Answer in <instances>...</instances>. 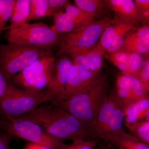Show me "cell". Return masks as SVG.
Instances as JSON below:
<instances>
[{"label":"cell","mask_w":149,"mask_h":149,"mask_svg":"<svg viewBox=\"0 0 149 149\" xmlns=\"http://www.w3.org/2000/svg\"><path fill=\"white\" fill-rule=\"evenodd\" d=\"M109 89L107 76L100 72L92 83L79 93L52 104L72 115L88 131L105 102Z\"/></svg>","instance_id":"1"},{"label":"cell","mask_w":149,"mask_h":149,"mask_svg":"<svg viewBox=\"0 0 149 149\" xmlns=\"http://www.w3.org/2000/svg\"><path fill=\"white\" fill-rule=\"evenodd\" d=\"M17 118H25L42 127L51 136L63 141L86 140L88 130L74 116L58 107L42 106Z\"/></svg>","instance_id":"2"},{"label":"cell","mask_w":149,"mask_h":149,"mask_svg":"<svg viewBox=\"0 0 149 149\" xmlns=\"http://www.w3.org/2000/svg\"><path fill=\"white\" fill-rule=\"evenodd\" d=\"M112 19L106 16L97 21L81 25L74 31L61 36L55 57L90 49L97 45L103 32Z\"/></svg>","instance_id":"3"},{"label":"cell","mask_w":149,"mask_h":149,"mask_svg":"<svg viewBox=\"0 0 149 149\" xmlns=\"http://www.w3.org/2000/svg\"><path fill=\"white\" fill-rule=\"evenodd\" d=\"M55 60L52 53L41 57L12 77L10 83L32 92L46 90L53 77Z\"/></svg>","instance_id":"4"},{"label":"cell","mask_w":149,"mask_h":149,"mask_svg":"<svg viewBox=\"0 0 149 149\" xmlns=\"http://www.w3.org/2000/svg\"><path fill=\"white\" fill-rule=\"evenodd\" d=\"M61 38L51 27L42 22H27L9 30L7 35L8 43L50 51L59 45Z\"/></svg>","instance_id":"5"},{"label":"cell","mask_w":149,"mask_h":149,"mask_svg":"<svg viewBox=\"0 0 149 149\" xmlns=\"http://www.w3.org/2000/svg\"><path fill=\"white\" fill-rule=\"evenodd\" d=\"M45 90L40 92L27 91L9 83L0 98V112L7 120L31 112L43 103Z\"/></svg>","instance_id":"6"},{"label":"cell","mask_w":149,"mask_h":149,"mask_svg":"<svg viewBox=\"0 0 149 149\" xmlns=\"http://www.w3.org/2000/svg\"><path fill=\"white\" fill-rule=\"evenodd\" d=\"M52 51L8 43L0 44V65L10 83L11 78Z\"/></svg>","instance_id":"7"},{"label":"cell","mask_w":149,"mask_h":149,"mask_svg":"<svg viewBox=\"0 0 149 149\" xmlns=\"http://www.w3.org/2000/svg\"><path fill=\"white\" fill-rule=\"evenodd\" d=\"M1 127L6 133L12 136L40 144L52 149H57L64 144L63 141L50 136L42 127L35 123L24 118H15L2 122Z\"/></svg>","instance_id":"8"},{"label":"cell","mask_w":149,"mask_h":149,"mask_svg":"<svg viewBox=\"0 0 149 149\" xmlns=\"http://www.w3.org/2000/svg\"><path fill=\"white\" fill-rule=\"evenodd\" d=\"M73 64L72 60L66 55L56 58L53 77L47 88L45 90L43 102L52 101L62 94Z\"/></svg>","instance_id":"9"},{"label":"cell","mask_w":149,"mask_h":149,"mask_svg":"<svg viewBox=\"0 0 149 149\" xmlns=\"http://www.w3.org/2000/svg\"><path fill=\"white\" fill-rule=\"evenodd\" d=\"M115 92L125 107L148 97L149 91L137 77L122 73L116 78Z\"/></svg>","instance_id":"10"},{"label":"cell","mask_w":149,"mask_h":149,"mask_svg":"<svg viewBox=\"0 0 149 149\" xmlns=\"http://www.w3.org/2000/svg\"><path fill=\"white\" fill-rule=\"evenodd\" d=\"M100 72H90L73 63L63 93L57 99L51 102L52 103L64 100L79 93L92 83Z\"/></svg>","instance_id":"11"},{"label":"cell","mask_w":149,"mask_h":149,"mask_svg":"<svg viewBox=\"0 0 149 149\" xmlns=\"http://www.w3.org/2000/svg\"><path fill=\"white\" fill-rule=\"evenodd\" d=\"M121 102L115 91L109 94L97 115L95 122L88 129V138L102 139L106 131L115 109Z\"/></svg>","instance_id":"12"},{"label":"cell","mask_w":149,"mask_h":149,"mask_svg":"<svg viewBox=\"0 0 149 149\" xmlns=\"http://www.w3.org/2000/svg\"><path fill=\"white\" fill-rule=\"evenodd\" d=\"M127 52L148 54L149 26L143 25L128 32L124 39L121 49Z\"/></svg>","instance_id":"13"},{"label":"cell","mask_w":149,"mask_h":149,"mask_svg":"<svg viewBox=\"0 0 149 149\" xmlns=\"http://www.w3.org/2000/svg\"><path fill=\"white\" fill-rule=\"evenodd\" d=\"M105 54L97 46L90 49L68 55L73 63L90 72H101Z\"/></svg>","instance_id":"14"},{"label":"cell","mask_w":149,"mask_h":149,"mask_svg":"<svg viewBox=\"0 0 149 149\" xmlns=\"http://www.w3.org/2000/svg\"><path fill=\"white\" fill-rule=\"evenodd\" d=\"M107 8L113 11L115 18L137 25L139 22L138 10L132 0H106Z\"/></svg>","instance_id":"15"},{"label":"cell","mask_w":149,"mask_h":149,"mask_svg":"<svg viewBox=\"0 0 149 149\" xmlns=\"http://www.w3.org/2000/svg\"><path fill=\"white\" fill-rule=\"evenodd\" d=\"M137 28L135 24L113 18L111 22L103 32L97 47L105 53L106 50L112 42L123 32H129Z\"/></svg>","instance_id":"16"},{"label":"cell","mask_w":149,"mask_h":149,"mask_svg":"<svg viewBox=\"0 0 149 149\" xmlns=\"http://www.w3.org/2000/svg\"><path fill=\"white\" fill-rule=\"evenodd\" d=\"M125 124H131L143 120H149L148 96L124 107Z\"/></svg>","instance_id":"17"},{"label":"cell","mask_w":149,"mask_h":149,"mask_svg":"<svg viewBox=\"0 0 149 149\" xmlns=\"http://www.w3.org/2000/svg\"><path fill=\"white\" fill-rule=\"evenodd\" d=\"M29 0H15L10 18L9 30L15 29L28 22Z\"/></svg>","instance_id":"18"},{"label":"cell","mask_w":149,"mask_h":149,"mask_svg":"<svg viewBox=\"0 0 149 149\" xmlns=\"http://www.w3.org/2000/svg\"><path fill=\"white\" fill-rule=\"evenodd\" d=\"M53 17L54 24L51 28L59 36L68 34L79 27L63 9L55 14Z\"/></svg>","instance_id":"19"},{"label":"cell","mask_w":149,"mask_h":149,"mask_svg":"<svg viewBox=\"0 0 149 149\" xmlns=\"http://www.w3.org/2000/svg\"><path fill=\"white\" fill-rule=\"evenodd\" d=\"M119 149H149L148 145L142 143L136 137L124 131L107 139Z\"/></svg>","instance_id":"20"},{"label":"cell","mask_w":149,"mask_h":149,"mask_svg":"<svg viewBox=\"0 0 149 149\" xmlns=\"http://www.w3.org/2000/svg\"><path fill=\"white\" fill-rule=\"evenodd\" d=\"M124 108V105L121 102L115 109L106 131L101 139L107 140L109 137L116 136L124 131L122 126L125 118Z\"/></svg>","instance_id":"21"},{"label":"cell","mask_w":149,"mask_h":149,"mask_svg":"<svg viewBox=\"0 0 149 149\" xmlns=\"http://www.w3.org/2000/svg\"><path fill=\"white\" fill-rule=\"evenodd\" d=\"M74 5L95 18L101 16L107 8L105 1L101 0H74Z\"/></svg>","instance_id":"22"},{"label":"cell","mask_w":149,"mask_h":149,"mask_svg":"<svg viewBox=\"0 0 149 149\" xmlns=\"http://www.w3.org/2000/svg\"><path fill=\"white\" fill-rule=\"evenodd\" d=\"M64 11L78 26L89 24L95 21V17L82 10L69 1L65 6Z\"/></svg>","instance_id":"23"},{"label":"cell","mask_w":149,"mask_h":149,"mask_svg":"<svg viewBox=\"0 0 149 149\" xmlns=\"http://www.w3.org/2000/svg\"><path fill=\"white\" fill-rule=\"evenodd\" d=\"M125 125L132 136L149 146V120H141Z\"/></svg>","instance_id":"24"},{"label":"cell","mask_w":149,"mask_h":149,"mask_svg":"<svg viewBox=\"0 0 149 149\" xmlns=\"http://www.w3.org/2000/svg\"><path fill=\"white\" fill-rule=\"evenodd\" d=\"M48 0H29V13L28 22L48 16Z\"/></svg>","instance_id":"25"},{"label":"cell","mask_w":149,"mask_h":149,"mask_svg":"<svg viewBox=\"0 0 149 149\" xmlns=\"http://www.w3.org/2000/svg\"><path fill=\"white\" fill-rule=\"evenodd\" d=\"M107 55V58L120 70L122 74L130 75L128 65V52L120 50Z\"/></svg>","instance_id":"26"},{"label":"cell","mask_w":149,"mask_h":149,"mask_svg":"<svg viewBox=\"0 0 149 149\" xmlns=\"http://www.w3.org/2000/svg\"><path fill=\"white\" fill-rule=\"evenodd\" d=\"M15 0H0V35L9 20Z\"/></svg>","instance_id":"27"},{"label":"cell","mask_w":149,"mask_h":149,"mask_svg":"<svg viewBox=\"0 0 149 149\" xmlns=\"http://www.w3.org/2000/svg\"><path fill=\"white\" fill-rule=\"evenodd\" d=\"M144 60L141 54L128 53V65L130 75L136 76L141 69Z\"/></svg>","instance_id":"28"},{"label":"cell","mask_w":149,"mask_h":149,"mask_svg":"<svg viewBox=\"0 0 149 149\" xmlns=\"http://www.w3.org/2000/svg\"><path fill=\"white\" fill-rule=\"evenodd\" d=\"M135 6L138 10L139 22L148 24L149 19V0H135Z\"/></svg>","instance_id":"29"},{"label":"cell","mask_w":149,"mask_h":149,"mask_svg":"<svg viewBox=\"0 0 149 149\" xmlns=\"http://www.w3.org/2000/svg\"><path fill=\"white\" fill-rule=\"evenodd\" d=\"M96 145L94 140H79L68 145L64 143L57 149H94Z\"/></svg>","instance_id":"30"},{"label":"cell","mask_w":149,"mask_h":149,"mask_svg":"<svg viewBox=\"0 0 149 149\" xmlns=\"http://www.w3.org/2000/svg\"><path fill=\"white\" fill-rule=\"evenodd\" d=\"M135 77H137L146 89H149V58L144 60L142 66Z\"/></svg>","instance_id":"31"},{"label":"cell","mask_w":149,"mask_h":149,"mask_svg":"<svg viewBox=\"0 0 149 149\" xmlns=\"http://www.w3.org/2000/svg\"><path fill=\"white\" fill-rule=\"evenodd\" d=\"M68 0H48L49 5L48 17L53 16L55 14L63 9Z\"/></svg>","instance_id":"32"},{"label":"cell","mask_w":149,"mask_h":149,"mask_svg":"<svg viewBox=\"0 0 149 149\" xmlns=\"http://www.w3.org/2000/svg\"><path fill=\"white\" fill-rule=\"evenodd\" d=\"M9 83L0 65V98L7 90Z\"/></svg>","instance_id":"33"},{"label":"cell","mask_w":149,"mask_h":149,"mask_svg":"<svg viewBox=\"0 0 149 149\" xmlns=\"http://www.w3.org/2000/svg\"><path fill=\"white\" fill-rule=\"evenodd\" d=\"M12 136L8 133H0V149H9Z\"/></svg>","instance_id":"34"},{"label":"cell","mask_w":149,"mask_h":149,"mask_svg":"<svg viewBox=\"0 0 149 149\" xmlns=\"http://www.w3.org/2000/svg\"><path fill=\"white\" fill-rule=\"evenodd\" d=\"M24 149H52L50 148L40 145V144L29 143H27L24 147Z\"/></svg>","instance_id":"35"},{"label":"cell","mask_w":149,"mask_h":149,"mask_svg":"<svg viewBox=\"0 0 149 149\" xmlns=\"http://www.w3.org/2000/svg\"><path fill=\"white\" fill-rule=\"evenodd\" d=\"M98 145L100 149H113L106 144L103 143H99Z\"/></svg>","instance_id":"36"},{"label":"cell","mask_w":149,"mask_h":149,"mask_svg":"<svg viewBox=\"0 0 149 149\" xmlns=\"http://www.w3.org/2000/svg\"><path fill=\"white\" fill-rule=\"evenodd\" d=\"M2 123V122L1 120V119H0V126H1V125Z\"/></svg>","instance_id":"37"}]
</instances>
